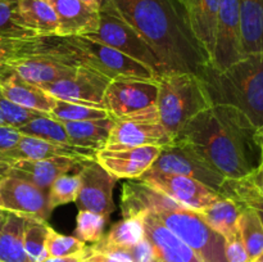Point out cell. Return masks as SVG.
I'll list each match as a JSON object with an SVG mask.
<instances>
[{
    "mask_svg": "<svg viewBox=\"0 0 263 262\" xmlns=\"http://www.w3.org/2000/svg\"><path fill=\"white\" fill-rule=\"evenodd\" d=\"M174 143L189 146L229 180L246 179L263 159L258 128L230 105L215 104L198 113Z\"/></svg>",
    "mask_w": 263,
    "mask_h": 262,
    "instance_id": "1",
    "label": "cell"
},
{
    "mask_svg": "<svg viewBox=\"0 0 263 262\" xmlns=\"http://www.w3.org/2000/svg\"><path fill=\"white\" fill-rule=\"evenodd\" d=\"M123 20L151 45L166 73L200 76L211 63L180 0H112ZM164 73V74H166Z\"/></svg>",
    "mask_w": 263,
    "mask_h": 262,
    "instance_id": "2",
    "label": "cell"
},
{
    "mask_svg": "<svg viewBox=\"0 0 263 262\" xmlns=\"http://www.w3.org/2000/svg\"><path fill=\"white\" fill-rule=\"evenodd\" d=\"M211 104L230 105L263 126V53L244 55L223 71L208 64L200 74Z\"/></svg>",
    "mask_w": 263,
    "mask_h": 262,
    "instance_id": "3",
    "label": "cell"
},
{
    "mask_svg": "<svg viewBox=\"0 0 263 262\" xmlns=\"http://www.w3.org/2000/svg\"><path fill=\"white\" fill-rule=\"evenodd\" d=\"M211 105L202 79L197 74L166 73L158 79L159 121L174 140L194 116Z\"/></svg>",
    "mask_w": 263,
    "mask_h": 262,
    "instance_id": "4",
    "label": "cell"
},
{
    "mask_svg": "<svg viewBox=\"0 0 263 262\" xmlns=\"http://www.w3.org/2000/svg\"><path fill=\"white\" fill-rule=\"evenodd\" d=\"M86 38L109 45L110 48L117 49L121 53L145 64L158 77L166 73L163 64L151 45L135 28L123 20L112 0L103 2L99 9V26L95 32L89 33Z\"/></svg>",
    "mask_w": 263,
    "mask_h": 262,
    "instance_id": "5",
    "label": "cell"
},
{
    "mask_svg": "<svg viewBox=\"0 0 263 262\" xmlns=\"http://www.w3.org/2000/svg\"><path fill=\"white\" fill-rule=\"evenodd\" d=\"M154 215L193 249L200 262H228L225 238L211 229L197 211L175 205L158 210Z\"/></svg>",
    "mask_w": 263,
    "mask_h": 262,
    "instance_id": "6",
    "label": "cell"
},
{
    "mask_svg": "<svg viewBox=\"0 0 263 262\" xmlns=\"http://www.w3.org/2000/svg\"><path fill=\"white\" fill-rule=\"evenodd\" d=\"M158 80L122 77L112 80L105 90L104 107L113 120L158 113Z\"/></svg>",
    "mask_w": 263,
    "mask_h": 262,
    "instance_id": "7",
    "label": "cell"
},
{
    "mask_svg": "<svg viewBox=\"0 0 263 262\" xmlns=\"http://www.w3.org/2000/svg\"><path fill=\"white\" fill-rule=\"evenodd\" d=\"M71 40L82 50L85 67L97 71L110 81L122 77L158 80L159 77L145 64L121 53L109 45L92 40L86 36H69Z\"/></svg>",
    "mask_w": 263,
    "mask_h": 262,
    "instance_id": "8",
    "label": "cell"
},
{
    "mask_svg": "<svg viewBox=\"0 0 263 262\" xmlns=\"http://www.w3.org/2000/svg\"><path fill=\"white\" fill-rule=\"evenodd\" d=\"M148 171L190 177L207 185L218 194L226 181L220 172L211 167L189 146L181 143L162 146L161 153Z\"/></svg>",
    "mask_w": 263,
    "mask_h": 262,
    "instance_id": "9",
    "label": "cell"
},
{
    "mask_svg": "<svg viewBox=\"0 0 263 262\" xmlns=\"http://www.w3.org/2000/svg\"><path fill=\"white\" fill-rule=\"evenodd\" d=\"M109 82V79L97 71L80 67L71 76L39 87L55 99L105 109L104 95Z\"/></svg>",
    "mask_w": 263,
    "mask_h": 262,
    "instance_id": "10",
    "label": "cell"
},
{
    "mask_svg": "<svg viewBox=\"0 0 263 262\" xmlns=\"http://www.w3.org/2000/svg\"><path fill=\"white\" fill-rule=\"evenodd\" d=\"M138 180L167 195L182 207L197 212L212 204L221 197L217 192L198 180L180 175L146 171Z\"/></svg>",
    "mask_w": 263,
    "mask_h": 262,
    "instance_id": "11",
    "label": "cell"
},
{
    "mask_svg": "<svg viewBox=\"0 0 263 262\" xmlns=\"http://www.w3.org/2000/svg\"><path fill=\"white\" fill-rule=\"evenodd\" d=\"M80 186L77 195L79 211H91L99 215L109 217L115 210L113 189L117 177L110 175L95 158L85 159L80 164Z\"/></svg>",
    "mask_w": 263,
    "mask_h": 262,
    "instance_id": "12",
    "label": "cell"
},
{
    "mask_svg": "<svg viewBox=\"0 0 263 262\" xmlns=\"http://www.w3.org/2000/svg\"><path fill=\"white\" fill-rule=\"evenodd\" d=\"M244 55L239 0H221L211 64L217 71H223Z\"/></svg>",
    "mask_w": 263,
    "mask_h": 262,
    "instance_id": "13",
    "label": "cell"
},
{
    "mask_svg": "<svg viewBox=\"0 0 263 262\" xmlns=\"http://www.w3.org/2000/svg\"><path fill=\"white\" fill-rule=\"evenodd\" d=\"M174 143L159 121L158 113L141 117L115 120L105 149L134 148L141 145L166 146ZM103 149V148H102Z\"/></svg>",
    "mask_w": 263,
    "mask_h": 262,
    "instance_id": "14",
    "label": "cell"
},
{
    "mask_svg": "<svg viewBox=\"0 0 263 262\" xmlns=\"http://www.w3.org/2000/svg\"><path fill=\"white\" fill-rule=\"evenodd\" d=\"M0 210L41 221L48 220L53 212L48 190L13 176L0 181Z\"/></svg>",
    "mask_w": 263,
    "mask_h": 262,
    "instance_id": "15",
    "label": "cell"
},
{
    "mask_svg": "<svg viewBox=\"0 0 263 262\" xmlns=\"http://www.w3.org/2000/svg\"><path fill=\"white\" fill-rule=\"evenodd\" d=\"M161 146L141 145L123 149H99L94 158L117 179H139L145 174L157 157Z\"/></svg>",
    "mask_w": 263,
    "mask_h": 262,
    "instance_id": "16",
    "label": "cell"
},
{
    "mask_svg": "<svg viewBox=\"0 0 263 262\" xmlns=\"http://www.w3.org/2000/svg\"><path fill=\"white\" fill-rule=\"evenodd\" d=\"M0 92L15 104L45 115L50 113L55 103V98L37 85L23 80L5 63L0 64Z\"/></svg>",
    "mask_w": 263,
    "mask_h": 262,
    "instance_id": "17",
    "label": "cell"
},
{
    "mask_svg": "<svg viewBox=\"0 0 263 262\" xmlns=\"http://www.w3.org/2000/svg\"><path fill=\"white\" fill-rule=\"evenodd\" d=\"M85 159L72 157H51L45 159H23L13 163L5 176L26 180L44 190H49L54 180L67 174L74 166H80Z\"/></svg>",
    "mask_w": 263,
    "mask_h": 262,
    "instance_id": "18",
    "label": "cell"
},
{
    "mask_svg": "<svg viewBox=\"0 0 263 262\" xmlns=\"http://www.w3.org/2000/svg\"><path fill=\"white\" fill-rule=\"evenodd\" d=\"M58 20L59 36H86L99 26V10L82 0H46Z\"/></svg>",
    "mask_w": 263,
    "mask_h": 262,
    "instance_id": "19",
    "label": "cell"
},
{
    "mask_svg": "<svg viewBox=\"0 0 263 262\" xmlns=\"http://www.w3.org/2000/svg\"><path fill=\"white\" fill-rule=\"evenodd\" d=\"M144 226L145 236L154 247L161 262H200L193 249L175 235L157 215L146 212Z\"/></svg>",
    "mask_w": 263,
    "mask_h": 262,
    "instance_id": "20",
    "label": "cell"
},
{
    "mask_svg": "<svg viewBox=\"0 0 263 262\" xmlns=\"http://www.w3.org/2000/svg\"><path fill=\"white\" fill-rule=\"evenodd\" d=\"M175 205L180 204L140 180L131 179L123 184L121 197V211L123 217L144 215L146 212L154 213L158 210Z\"/></svg>",
    "mask_w": 263,
    "mask_h": 262,
    "instance_id": "21",
    "label": "cell"
},
{
    "mask_svg": "<svg viewBox=\"0 0 263 262\" xmlns=\"http://www.w3.org/2000/svg\"><path fill=\"white\" fill-rule=\"evenodd\" d=\"M180 3L184 7L193 33L211 58L221 0H180Z\"/></svg>",
    "mask_w": 263,
    "mask_h": 262,
    "instance_id": "22",
    "label": "cell"
},
{
    "mask_svg": "<svg viewBox=\"0 0 263 262\" xmlns=\"http://www.w3.org/2000/svg\"><path fill=\"white\" fill-rule=\"evenodd\" d=\"M4 63L12 67L23 80L37 86L71 76L77 71V68H80V67H69L54 62L30 58H8L5 59Z\"/></svg>",
    "mask_w": 263,
    "mask_h": 262,
    "instance_id": "23",
    "label": "cell"
},
{
    "mask_svg": "<svg viewBox=\"0 0 263 262\" xmlns=\"http://www.w3.org/2000/svg\"><path fill=\"white\" fill-rule=\"evenodd\" d=\"M244 54L263 53V0H239Z\"/></svg>",
    "mask_w": 263,
    "mask_h": 262,
    "instance_id": "24",
    "label": "cell"
},
{
    "mask_svg": "<svg viewBox=\"0 0 263 262\" xmlns=\"http://www.w3.org/2000/svg\"><path fill=\"white\" fill-rule=\"evenodd\" d=\"M27 217L17 213H5L0 229V261L31 262L25 251V226Z\"/></svg>",
    "mask_w": 263,
    "mask_h": 262,
    "instance_id": "25",
    "label": "cell"
},
{
    "mask_svg": "<svg viewBox=\"0 0 263 262\" xmlns=\"http://www.w3.org/2000/svg\"><path fill=\"white\" fill-rule=\"evenodd\" d=\"M18 12L22 25L36 35H58L55 12L46 0H20Z\"/></svg>",
    "mask_w": 263,
    "mask_h": 262,
    "instance_id": "26",
    "label": "cell"
},
{
    "mask_svg": "<svg viewBox=\"0 0 263 262\" xmlns=\"http://www.w3.org/2000/svg\"><path fill=\"white\" fill-rule=\"evenodd\" d=\"M63 125L74 145L98 152L107 144L115 120L112 117H107L102 120L63 122Z\"/></svg>",
    "mask_w": 263,
    "mask_h": 262,
    "instance_id": "27",
    "label": "cell"
},
{
    "mask_svg": "<svg viewBox=\"0 0 263 262\" xmlns=\"http://www.w3.org/2000/svg\"><path fill=\"white\" fill-rule=\"evenodd\" d=\"M205 223L228 238L238 231V220L240 216V205L235 200L226 197H220L216 202L198 212Z\"/></svg>",
    "mask_w": 263,
    "mask_h": 262,
    "instance_id": "28",
    "label": "cell"
},
{
    "mask_svg": "<svg viewBox=\"0 0 263 262\" xmlns=\"http://www.w3.org/2000/svg\"><path fill=\"white\" fill-rule=\"evenodd\" d=\"M238 230L252 261L263 252V223L257 210L248 205H240Z\"/></svg>",
    "mask_w": 263,
    "mask_h": 262,
    "instance_id": "29",
    "label": "cell"
},
{
    "mask_svg": "<svg viewBox=\"0 0 263 262\" xmlns=\"http://www.w3.org/2000/svg\"><path fill=\"white\" fill-rule=\"evenodd\" d=\"M18 131L26 136H33V138L44 139V140L54 141V143L59 144H66V145H74L72 139L67 134L63 122L50 117L49 115H45V113L37 115L30 122L21 126Z\"/></svg>",
    "mask_w": 263,
    "mask_h": 262,
    "instance_id": "30",
    "label": "cell"
},
{
    "mask_svg": "<svg viewBox=\"0 0 263 262\" xmlns=\"http://www.w3.org/2000/svg\"><path fill=\"white\" fill-rule=\"evenodd\" d=\"M144 215L123 217V220L116 223L110 229L109 233L105 236H103L100 240L105 244L121 247V248H131V247H135L136 244L140 243L145 238Z\"/></svg>",
    "mask_w": 263,
    "mask_h": 262,
    "instance_id": "31",
    "label": "cell"
},
{
    "mask_svg": "<svg viewBox=\"0 0 263 262\" xmlns=\"http://www.w3.org/2000/svg\"><path fill=\"white\" fill-rule=\"evenodd\" d=\"M18 2L20 0H0V41L22 40L37 36L21 22Z\"/></svg>",
    "mask_w": 263,
    "mask_h": 262,
    "instance_id": "32",
    "label": "cell"
},
{
    "mask_svg": "<svg viewBox=\"0 0 263 262\" xmlns=\"http://www.w3.org/2000/svg\"><path fill=\"white\" fill-rule=\"evenodd\" d=\"M50 226L46 221L28 218L25 226V251L31 262H43L48 258L46 254V239H48Z\"/></svg>",
    "mask_w": 263,
    "mask_h": 262,
    "instance_id": "33",
    "label": "cell"
},
{
    "mask_svg": "<svg viewBox=\"0 0 263 262\" xmlns=\"http://www.w3.org/2000/svg\"><path fill=\"white\" fill-rule=\"evenodd\" d=\"M49 116L61 122H79V121L102 120L109 117L107 110L103 108L90 107V105L69 103L59 99H55L53 109L50 110Z\"/></svg>",
    "mask_w": 263,
    "mask_h": 262,
    "instance_id": "34",
    "label": "cell"
},
{
    "mask_svg": "<svg viewBox=\"0 0 263 262\" xmlns=\"http://www.w3.org/2000/svg\"><path fill=\"white\" fill-rule=\"evenodd\" d=\"M80 186H81V179L79 172L76 175L64 174L57 177L48 190L50 207L54 210L58 205L76 202Z\"/></svg>",
    "mask_w": 263,
    "mask_h": 262,
    "instance_id": "35",
    "label": "cell"
},
{
    "mask_svg": "<svg viewBox=\"0 0 263 262\" xmlns=\"http://www.w3.org/2000/svg\"><path fill=\"white\" fill-rule=\"evenodd\" d=\"M108 217L91 212V211H79L76 217L74 236L85 243H97L103 238Z\"/></svg>",
    "mask_w": 263,
    "mask_h": 262,
    "instance_id": "36",
    "label": "cell"
},
{
    "mask_svg": "<svg viewBox=\"0 0 263 262\" xmlns=\"http://www.w3.org/2000/svg\"><path fill=\"white\" fill-rule=\"evenodd\" d=\"M221 197L230 198L235 200L239 205L248 207H263V195L259 194L247 179L229 180L226 179L222 189L220 192Z\"/></svg>",
    "mask_w": 263,
    "mask_h": 262,
    "instance_id": "37",
    "label": "cell"
},
{
    "mask_svg": "<svg viewBox=\"0 0 263 262\" xmlns=\"http://www.w3.org/2000/svg\"><path fill=\"white\" fill-rule=\"evenodd\" d=\"M86 247V243L76 236H67L57 233L50 228L46 239V254L48 258H63V257L79 256Z\"/></svg>",
    "mask_w": 263,
    "mask_h": 262,
    "instance_id": "38",
    "label": "cell"
},
{
    "mask_svg": "<svg viewBox=\"0 0 263 262\" xmlns=\"http://www.w3.org/2000/svg\"><path fill=\"white\" fill-rule=\"evenodd\" d=\"M0 110H2L5 125L12 126L14 128H20L21 126L26 125L32 118L40 115V112H35V110L28 109V108H25L22 105H18L15 103L10 102L2 92H0Z\"/></svg>",
    "mask_w": 263,
    "mask_h": 262,
    "instance_id": "39",
    "label": "cell"
},
{
    "mask_svg": "<svg viewBox=\"0 0 263 262\" xmlns=\"http://www.w3.org/2000/svg\"><path fill=\"white\" fill-rule=\"evenodd\" d=\"M225 256L228 262H251L239 230L225 238Z\"/></svg>",
    "mask_w": 263,
    "mask_h": 262,
    "instance_id": "40",
    "label": "cell"
},
{
    "mask_svg": "<svg viewBox=\"0 0 263 262\" xmlns=\"http://www.w3.org/2000/svg\"><path fill=\"white\" fill-rule=\"evenodd\" d=\"M130 252L133 254L134 262H161L156 249L146 236L135 247H131Z\"/></svg>",
    "mask_w": 263,
    "mask_h": 262,
    "instance_id": "41",
    "label": "cell"
},
{
    "mask_svg": "<svg viewBox=\"0 0 263 262\" xmlns=\"http://www.w3.org/2000/svg\"><path fill=\"white\" fill-rule=\"evenodd\" d=\"M22 136L18 128L8 125H0V152L8 151L17 145Z\"/></svg>",
    "mask_w": 263,
    "mask_h": 262,
    "instance_id": "42",
    "label": "cell"
},
{
    "mask_svg": "<svg viewBox=\"0 0 263 262\" xmlns=\"http://www.w3.org/2000/svg\"><path fill=\"white\" fill-rule=\"evenodd\" d=\"M249 181V184L259 193V194L263 195V159L261 164L258 166V169L253 172L252 175H249L248 177H246Z\"/></svg>",
    "mask_w": 263,
    "mask_h": 262,
    "instance_id": "43",
    "label": "cell"
},
{
    "mask_svg": "<svg viewBox=\"0 0 263 262\" xmlns=\"http://www.w3.org/2000/svg\"><path fill=\"white\" fill-rule=\"evenodd\" d=\"M43 262H82L81 254L72 257H63V258H46Z\"/></svg>",
    "mask_w": 263,
    "mask_h": 262,
    "instance_id": "44",
    "label": "cell"
},
{
    "mask_svg": "<svg viewBox=\"0 0 263 262\" xmlns=\"http://www.w3.org/2000/svg\"><path fill=\"white\" fill-rule=\"evenodd\" d=\"M82 2L86 3L87 5H90V7H92V8H95V9L99 10L104 0H82Z\"/></svg>",
    "mask_w": 263,
    "mask_h": 262,
    "instance_id": "45",
    "label": "cell"
},
{
    "mask_svg": "<svg viewBox=\"0 0 263 262\" xmlns=\"http://www.w3.org/2000/svg\"><path fill=\"white\" fill-rule=\"evenodd\" d=\"M4 63V49H3L2 41H0V64Z\"/></svg>",
    "mask_w": 263,
    "mask_h": 262,
    "instance_id": "46",
    "label": "cell"
},
{
    "mask_svg": "<svg viewBox=\"0 0 263 262\" xmlns=\"http://www.w3.org/2000/svg\"><path fill=\"white\" fill-rule=\"evenodd\" d=\"M258 138H259V143H261L262 151H263V126L258 130Z\"/></svg>",
    "mask_w": 263,
    "mask_h": 262,
    "instance_id": "47",
    "label": "cell"
},
{
    "mask_svg": "<svg viewBox=\"0 0 263 262\" xmlns=\"http://www.w3.org/2000/svg\"><path fill=\"white\" fill-rule=\"evenodd\" d=\"M251 262H263V252H261V253H259L256 258L252 259Z\"/></svg>",
    "mask_w": 263,
    "mask_h": 262,
    "instance_id": "48",
    "label": "cell"
},
{
    "mask_svg": "<svg viewBox=\"0 0 263 262\" xmlns=\"http://www.w3.org/2000/svg\"><path fill=\"white\" fill-rule=\"evenodd\" d=\"M5 211H0V229H2L3 222H4V218H5Z\"/></svg>",
    "mask_w": 263,
    "mask_h": 262,
    "instance_id": "49",
    "label": "cell"
},
{
    "mask_svg": "<svg viewBox=\"0 0 263 262\" xmlns=\"http://www.w3.org/2000/svg\"><path fill=\"white\" fill-rule=\"evenodd\" d=\"M254 210H257V212H258L259 217H261L262 220V223H263V207H253Z\"/></svg>",
    "mask_w": 263,
    "mask_h": 262,
    "instance_id": "50",
    "label": "cell"
},
{
    "mask_svg": "<svg viewBox=\"0 0 263 262\" xmlns=\"http://www.w3.org/2000/svg\"><path fill=\"white\" fill-rule=\"evenodd\" d=\"M0 125H5L4 118H3V115H2V110H0Z\"/></svg>",
    "mask_w": 263,
    "mask_h": 262,
    "instance_id": "51",
    "label": "cell"
},
{
    "mask_svg": "<svg viewBox=\"0 0 263 262\" xmlns=\"http://www.w3.org/2000/svg\"><path fill=\"white\" fill-rule=\"evenodd\" d=\"M3 177H4V176H2V175H0V181H2V180H3Z\"/></svg>",
    "mask_w": 263,
    "mask_h": 262,
    "instance_id": "52",
    "label": "cell"
},
{
    "mask_svg": "<svg viewBox=\"0 0 263 262\" xmlns=\"http://www.w3.org/2000/svg\"><path fill=\"white\" fill-rule=\"evenodd\" d=\"M0 262H3V261H0Z\"/></svg>",
    "mask_w": 263,
    "mask_h": 262,
    "instance_id": "53",
    "label": "cell"
},
{
    "mask_svg": "<svg viewBox=\"0 0 263 262\" xmlns=\"http://www.w3.org/2000/svg\"><path fill=\"white\" fill-rule=\"evenodd\" d=\"M0 211H2V210H0Z\"/></svg>",
    "mask_w": 263,
    "mask_h": 262,
    "instance_id": "54",
    "label": "cell"
}]
</instances>
